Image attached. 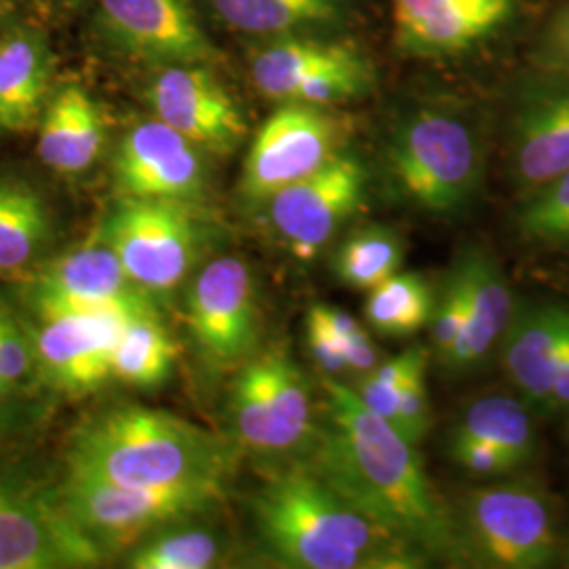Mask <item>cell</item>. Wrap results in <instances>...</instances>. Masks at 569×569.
Returning a JSON list of instances; mask_svg holds the SVG:
<instances>
[{"mask_svg": "<svg viewBox=\"0 0 569 569\" xmlns=\"http://www.w3.org/2000/svg\"><path fill=\"white\" fill-rule=\"evenodd\" d=\"M327 427L317 432L310 462L357 507L427 561L468 563L449 509L406 437L376 416L355 388L326 378Z\"/></svg>", "mask_w": 569, "mask_h": 569, "instance_id": "6da1fadb", "label": "cell"}, {"mask_svg": "<svg viewBox=\"0 0 569 569\" xmlns=\"http://www.w3.org/2000/svg\"><path fill=\"white\" fill-rule=\"evenodd\" d=\"M253 517L268 550L289 568L406 569L427 563L310 460L272 475L253 498Z\"/></svg>", "mask_w": 569, "mask_h": 569, "instance_id": "7a4b0ae2", "label": "cell"}, {"mask_svg": "<svg viewBox=\"0 0 569 569\" xmlns=\"http://www.w3.org/2000/svg\"><path fill=\"white\" fill-rule=\"evenodd\" d=\"M68 475L131 488L226 483L234 449L161 409L122 406L87 420L72 437Z\"/></svg>", "mask_w": 569, "mask_h": 569, "instance_id": "3957f363", "label": "cell"}, {"mask_svg": "<svg viewBox=\"0 0 569 569\" xmlns=\"http://www.w3.org/2000/svg\"><path fill=\"white\" fill-rule=\"evenodd\" d=\"M395 190L432 216H458L483 182L486 150L467 112L430 103L395 122L385 148Z\"/></svg>", "mask_w": 569, "mask_h": 569, "instance_id": "277c9868", "label": "cell"}, {"mask_svg": "<svg viewBox=\"0 0 569 569\" xmlns=\"http://www.w3.org/2000/svg\"><path fill=\"white\" fill-rule=\"evenodd\" d=\"M468 563L496 569L549 568L557 519L549 493L531 481H500L468 491L456 510Z\"/></svg>", "mask_w": 569, "mask_h": 569, "instance_id": "5b68a950", "label": "cell"}, {"mask_svg": "<svg viewBox=\"0 0 569 569\" xmlns=\"http://www.w3.org/2000/svg\"><path fill=\"white\" fill-rule=\"evenodd\" d=\"M226 483L131 488L89 477H66L61 502L106 557L131 550L152 531L213 509Z\"/></svg>", "mask_w": 569, "mask_h": 569, "instance_id": "8992f818", "label": "cell"}, {"mask_svg": "<svg viewBox=\"0 0 569 569\" xmlns=\"http://www.w3.org/2000/svg\"><path fill=\"white\" fill-rule=\"evenodd\" d=\"M228 409L241 446L260 453H291L317 437L310 388L283 350H268L239 369Z\"/></svg>", "mask_w": 569, "mask_h": 569, "instance_id": "52a82bcc", "label": "cell"}, {"mask_svg": "<svg viewBox=\"0 0 569 569\" xmlns=\"http://www.w3.org/2000/svg\"><path fill=\"white\" fill-rule=\"evenodd\" d=\"M129 279L148 296L171 293L199 258L201 230L182 201L124 197L102 228Z\"/></svg>", "mask_w": 569, "mask_h": 569, "instance_id": "ba28073f", "label": "cell"}, {"mask_svg": "<svg viewBox=\"0 0 569 569\" xmlns=\"http://www.w3.org/2000/svg\"><path fill=\"white\" fill-rule=\"evenodd\" d=\"M103 559L60 491L0 468V569L93 568Z\"/></svg>", "mask_w": 569, "mask_h": 569, "instance_id": "9c48e42d", "label": "cell"}, {"mask_svg": "<svg viewBox=\"0 0 569 569\" xmlns=\"http://www.w3.org/2000/svg\"><path fill=\"white\" fill-rule=\"evenodd\" d=\"M256 89L272 102L329 106L363 96L371 66L346 42L283 37L266 42L249 61Z\"/></svg>", "mask_w": 569, "mask_h": 569, "instance_id": "30bf717a", "label": "cell"}, {"mask_svg": "<svg viewBox=\"0 0 569 569\" xmlns=\"http://www.w3.org/2000/svg\"><path fill=\"white\" fill-rule=\"evenodd\" d=\"M39 321L60 317L129 319L152 312L154 298L133 283L108 243L79 247L44 266L26 291Z\"/></svg>", "mask_w": 569, "mask_h": 569, "instance_id": "8fae6325", "label": "cell"}, {"mask_svg": "<svg viewBox=\"0 0 569 569\" xmlns=\"http://www.w3.org/2000/svg\"><path fill=\"white\" fill-rule=\"evenodd\" d=\"M367 169L355 154L338 152L300 182L266 199V216L284 247L310 262L366 201Z\"/></svg>", "mask_w": 569, "mask_h": 569, "instance_id": "7c38bea8", "label": "cell"}, {"mask_svg": "<svg viewBox=\"0 0 569 569\" xmlns=\"http://www.w3.org/2000/svg\"><path fill=\"white\" fill-rule=\"evenodd\" d=\"M340 122L319 106L281 103L249 146L241 192L264 203L289 183L300 182L340 152Z\"/></svg>", "mask_w": 569, "mask_h": 569, "instance_id": "4fadbf2b", "label": "cell"}, {"mask_svg": "<svg viewBox=\"0 0 569 569\" xmlns=\"http://www.w3.org/2000/svg\"><path fill=\"white\" fill-rule=\"evenodd\" d=\"M188 327L213 366L244 361L258 340L256 284L249 266L237 256H222L194 277L186 298Z\"/></svg>", "mask_w": 569, "mask_h": 569, "instance_id": "5bb4252c", "label": "cell"}, {"mask_svg": "<svg viewBox=\"0 0 569 569\" xmlns=\"http://www.w3.org/2000/svg\"><path fill=\"white\" fill-rule=\"evenodd\" d=\"M157 119L201 150L228 154L247 133L243 112L204 63H169L148 84Z\"/></svg>", "mask_w": 569, "mask_h": 569, "instance_id": "9a60e30c", "label": "cell"}, {"mask_svg": "<svg viewBox=\"0 0 569 569\" xmlns=\"http://www.w3.org/2000/svg\"><path fill=\"white\" fill-rule=\"evenodd\" d=\"M112 169L122 194L136 199L188 203L207 186L203 150L157 117L122 136Z\"/></svg>", "mask_w": 569, "mask_h": 569, "instance_id": "2e32d148", "label": "cell"}, {"mask_svg": "<svg viewBox=\"0 0 569 569\" xmlns=\"http://www.w3.org/2000/svg\"><path fill=\"white\" fill-rule=\"evenodd\" d=\"M98 7L108 41L131 58L161 66L216 58L188 0H98Z\"/></svg>", "mask_w": 569, "mask_h": 569, "instance_id": "e0dca14e", "label": "cell"}, {"mask_svg": "<svg viewBox=\"0 0 569 569\" xmlns=\"http://www.w3.org/2000/svg\"><path fill=\"white\" fill-rule=\"evenodd\" d=\"M515 0H392L395 42L407 56L446 58L500 30Z\"/></svg>", "mask_w": 569, "mask_h": 569, "instance_id": "ac0fdd59", "label": "cell"}, {"mask_svg": "<svg viewBox=\"0 0 569 569\" xmlns=\"http://www.w3.org/2000/svg\"><path fill=\"white\" fill-rule=\"evenodd\" d=\"M124 321L114 317L41 321L32 338L42 382L70 395L103 387L112 378V352Z\"/></svg>", "mask_w": 569, "mask_h": 569, "instance_id": "d6986e66", "label": "cell"}, {"mask_svg": "<svg viewBox=\"0 0 569 569\" xmlns=\"http://www.w3.org/2000/svg\"><path fill=\"white\" fill-rule=\"evenodd\" d=\"M512 178L529 197L569 169V82H540L519 100L510 136Z\"/></svg>", "mask_w": 569, "mask_h": 569, "instance_id": "ffe728a7", "label": "cell"}, {"mask_svg": "<svg viewBox=\"0 0 569 569\" xmlns=\"http://www.w3.org/2000/svg\"><path fill=\"white\" fill-rule=\"evenodd\" d=\"M569 348V308L529 305L515 308L500 342L502 366L528 406L550 407L552 388Z\"/></svg>", "mask_w": 569, "mask_h": 569, "instance_id": "44dd1931", "label": "cell"}, {"mask_svg": "<svg viewBox=\"0 0 569 569\" xmlns=\"http://www.w3.org/2000/svg\"><path fill=\"white\" fill-rule=\"evenodd\" d=\"M467 279V321L460 345L448 361L451 371H470L486 363L509 329L515 305L498 260L481 247L458 258Z\"/></svg>", "mask_w": 569, "mask_h": 569, "instance_id": "7402d4cb", "label": "cell"}, {"mask_svg": "<svg viewBox=\"0 0 569 569\" xmlns=\"http://www.w3.org/2000/svg\"><path fill=\"white\" fill-rule=\"evenodd\" d=\"M106 117L79 84L61 87L44 106L39 121V157L63 176L87 171L106 143Z\"/></svg>", "mask_w": 569, "mask_h": 569, "instance_id": "603a6c76", "label": "cell"}, {"mask_svg": "<svg viewBox=\"0 0 569 569\" xmlns=\"http://www.w3.org/2000/svg\"><path fill=\"white\" fill-rule=\"evenodd\" d=\"M51 81V51L39 34L18 32L0 41V129L37 127Z\"/></svg>", "mask_w": 569, "mask_h": 569, "instance_id": "cb8c5ba5", "label": "cell"}, {"mask_svg": "<svg viewBox=\"0 0 569 569\" xmlns=\"http://www.w3.org/2000/svg\"><path fill=\"white\" fill-rule=\"evenodd\" d=\"M211 11L243 34L283 39L329 28L345 18L346 0H207Z\"/></svg>", "mask_w": 569, "mask_h": 569, "instance_id": "d4e9b609", "label": "cell"}, {"mask_svg": "<svg viewBox=\"0 0 569 569\" xmlns=\"http://www.w3.org/2000/svg\"><path fill=\"white\" fill-rule=\"evenodd\" d=\"M51 234L53 220L41 192L23 180H0V274L32 264Z\"/></svg>", "mask_w": 569, "mask_h": 569, "instance_id": "484cf974", "label": "cell"}, {"mask_svg": "<svg viewBox=\"0 0 569 569\" xmlns=\"http://www.w3.org/2000/svg\"><path fill=\"white\" fill-rule=\"evenodd\" d=\"M449 441L491 446L502 451L517 470L531 462L536 453V430L528 406L510 397L472 401L456 422Z\"/></svg>", "mask_w": 569, "mask_h": 569, "instance_id": "4316f807", "label": "cell"}, {"mask_svg": "<svg viewBox=\"0 0 569 569\" xmlns=\"http://www.w3.org/2000/svg\"><path fill=\"white\" fill-rule=\"evenodd\" d=\"M178 361V345L157 317V310L129 317L121 326L114 352L112 378L129 387H161Z\"/></svg>", "mask_w": 569, "mask_h": 569, "instance_id": "83f0119b", "label": "cell"}, {"mask_svg": "<svg viewBox=\"0 0 569 569\" xmlns=\"http://www.w3.org/2000/svg\"><path fill=\"white\" fill-rule=\"evenodd\" d=\"M406 244L397 230L369 224L348 232L331 258V270L340 283L355 291H371L399 272Z\"/></svg>", "mask_w": 569, "mask_h": 569, "instance_id": "f1b7e54d", "label": "cell"}, {"mask_svg": "<svg viewBox=\"0 0 569 569\" xmlns=\"http://www.w3.org/2000/svg\"><path fill=\"white\" fill-rule=\"evenodd\" d=\"M435 296L418 272H395L367 296V323L388 338H407L430 323Z\"/></svg>", "mask_w": 569, "mask_h": 569, "instance_id": "f546056e", "label": "cell"}, {"mask_svg": "<svg viewBox=\"0 0 569 569\" xmlns=\"http://www.w3.org/2000/svg\"><path fill=\"white\" fill-rule=\"evenodd\" d=\"M182 521L152 531L127 555V568L207 569L220 563L224 545L211 529L192 528Z\"/></svg>", "mask_w": 569, "mask_h": 569, "instance_id": "4dcf8cb0", "label": "cell"}, {"mask_svg": "<svg viewBox=\"0 0 569 569\" xmlns=\"http://www.w3.org/2000/svg\"><path fill=\"white\" fill-rule=\"evenodd\" d=\"M517 224L529 243L569 249V169L529 194Z\"/></svg>", "mask_w": 569, "mask_h": 569, "instance_id": "1f68e13d", "label": "cell"}, {"mask_svg": "<svg viewBox=\"0 0 569 569\" xmlns=\"http://www.w3.org/2000/svg\"><path fill=\"white\" fill-rule=\"evenodd\" d=\"M0 373L9 392V399H16L28 392L39 373V359L32 331L21 323L20 319L9 310V306L0 302Z\"/></svg>", "mask_w": 569, "mask_h": 569, "instance_id": "d6a6232c", "label": "cell"}, {"mask_svg": "<svg viewBox=\"0 0 569 569\" xmlns=\"http://www.w3.org/2000/svg\"><path fill=\"white\" fill-rule=\"evenodd\" d=\"M427 363V350L422 346H411L403 352L390 357L385 363L361 376L355 392L376 416L387 420L392 427L397 420L399 390L406 385L413 369Z\"/></svg>", "mask_w": 569, "mask_h": 569, "instance_id": "836d02e7", "label": "cell"}, {"mask_svg": "<svg viewBox=\"0 0 569 569\" xmlns=\"http://www.w3.org/2000/svg\"><path fill=\"white\" fill-rule=\"evenodd\" d=\"M467 321V279L462 264L456 262L449 272L448 281L441 289L439 300L435 302V310L430 317V338L437 359L448 366L451 355L460 345L462 331Z\"/></svg>", "mask_w": 569, "mask_h": 569, "instance_id": "e575fe53", "label": "cell"}, {"mask_svg": "<svg viewBox=\"0 0 569 569\" xmlns=\"http://www.w3.org/2000/svg\"><path fill=\"white\" fill-rule=\"evenodd\" d=\"M397 428L411 446H420L430 428V403H428L427 363L411 371L406 385L399 390Z\"/></svg>", "mask_w": 569, "mask_h": 569, "instance_id": "d590c367", "label": "cell"}, {"mask_svg": "<svg viewBox=\"0 0 569 569\" xmlns=\"http://www.w3.org/2000/svg\"><path fill=\"white\" fill-rule=\"evenodd\" d=\"M449 456L460 468H465L468 475L481 477V479H496V477H509L517 468L509 458L486 443H472V441H449Z\"/></svg>", "mask_w": 569, "mask_h": 569, "instance_id": "8d00e7d4", "label": "cell"}, {"mask_svg": "<svg viewBox=\"0 0 569 569\" xmlns=\"http://www.w3.org/2000/svg\"><path fill=\"white\" fill-rule=\"evenodd\" d=\"M306 329H308V348L312 359L319 363V367L327 373H346L348 371V361H346V348L348 340L340 333H336L333 329L319 321L315 315L308 312L306 319Z\"/></svg>", "mask_w": 569, "mask_h": 569, "instance_id": "74e56055", "label": "cell"}, {"mask_svg": "<svg viewBox=\"0 0 569 569\" xmlns=\"http://www.w3.org/2000/svg\"><path fill=\"white\" fill-rule=\"evenodd\" d=\"M346 361H348V371L357 376H367L371 369L380 366V352L367 336L366 329L357 331L346 348Z\"/></svg>", "mask_w": 569, "mask_h": 569, "instance_id": "f35d334b", "label": "cell"}, {"mask_svg": "<svg viewBox=\"0 0 569 569\" xmlns=\"http://www.w3.org/2000/svg\"><path fill=\"white\" fill-rule=\"evenodd\" d=\"M547 53L550 60L569 68V7L550 23L547 34Z\"/></svg>", "mask_w": 569, "mask_h": 569, "instance_id": "ab89813d", "label": "cell"}, {"mask_svg": "<svg viewBox=\"0 0 569 569\" xmlns=\"http://www.w3.org/2000/svg\"><path fill=\"white\" fill-rule=\"evenodd\" d=\"M550 407L569 409V348L566 352V359L561 363V369H559L555 388H552V403H550Z\"/></svg>", "mask_w": 569, "mask_h": 569, "instance_id": "60d3db41", "label": "cell"}, {"mask_svg": "<svg viewBox=\"0 0 569 569\" xmlns=\"http://www.w3.org/2000/svg\"><path fill=\"white\" fill-rule=\"evenodd\" d=\"M7 401H11V399H9V392H7V388H4L2 373H0V406H2V403H7Z\"/></svg>", "mask_w": 569, "mask_h": 569, "instance_id": "b9f144b4", "label": "cell"}, {"mask_svg": "<svg viewBox=\"0 0 569 569\" xmlns=\"http://www.w3.org/2000/svg\"><path fill=\"white\" fill-rule=\"evenodd\" d=\"M13 2H16V0H0V16L7 13V11L13 7Z\"/></svg>", "mask_w": 569, "mask_h": 569, "instance_id": "7bdbcfd3", "label": "cell"}, {"mask_svg": "<svg viewBox=\"0 0 569 569\" xmlns=\"http://www.w3.org/2000/svg\"><path fill=\"white\" fill-rule=\"evenodd\" d=\"M568 566H569V555H568Z\"/></svg>", "mask_w": 569, "mask_h": 569, "instance_id": "ee69618b", "label": "cell"}]
</instances>
